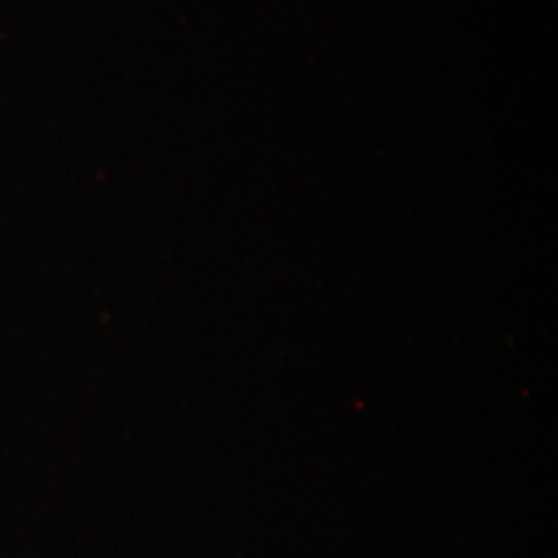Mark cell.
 Here are the masks:
<instances>
[]
</instances>
